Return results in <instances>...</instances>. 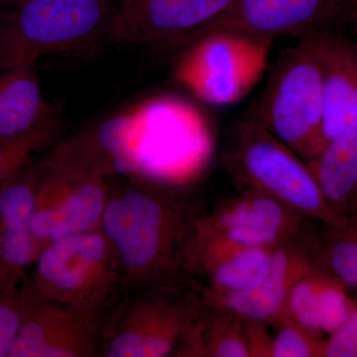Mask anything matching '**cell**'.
I'll return each instance as SVG.
<instances>
[{
  "mask_svg": "<svg viewBox=\"0 0 357 357\" xmlns=\"http://www.w3.org/2000/svg\"><path fill=\"white\" fill-rule=\"evenodd\" d=\"M121 1H122V3H123V6H124V4H126V2L128 1V0H121Z\"/></svg>",
  "mask_w": 357,
  "mask_h": 357,
  "instance_id": "cell-28",
  "label": "cell"
},
{
  "mask_svg": "<svg viewBox=\"0 0 357 357\" xmlns=\"http://www.w3.org/2000/svg\"><path fill=\"white\" fill-rule=\"evenodd\" d=\"M302 234L275 248L269 273L259 285L241 293L197 294L202 304L232 312L246 321L274 323L291 289L319 265L314 245L304 243Z\"/></svg>",
  "mask_w": 357,
  "mask_h": 357,
  "instance_id": "cell-13",
  "label": "cell"
},
{
  "mask_svg": "<svg viewBox=\"0 0 357 357\" xmlns=\"http://www.w3.org/2000/svg\"><path fill=\"white\" fill-rule=\"evenodd\" d=\"M236 0H128L112 42L158 43L187 38L218 20Z\"/></svg>",
  "mask_w": 357,
  "mask_h": 357,
  "instance_id": "cell-11",
  "label": "cell"
},
{
  "mask_svg": "<svg viewBox=\"0 0 357 357\" xmlns=\"http://www.w3.org/2000/svg\"><path fill=\"white\" fill-rule=\"evenodd\" d=\"M38 182L31 159L0 185V283L21 285L45 246L31 229Z\"/></svg>",
  "mask_w": 357,
  "mask_h": 357,
  "instance_id": "cell-12",
  "label": "cell"
},
{
  "mask_svg": "<svg viewBox=\"0 0 357 357\" xmlns=\"http://www.w3.org/2000/svg\"><path fill=\"white\" fill-rule=\"evenodd\" d=\"M122 9L121 0H24L0 16V66L110 41Z\"/></svg>",
  "mask_w": 357,
  "mask_h": 357,
  "instance_id": "cell-3",
  "label": "cell"
},
{
  "mask_svg": "<svg viewBox=\"0 0 357 357\" xmlns=\"http://www.w3.org/2000/svg\"><path fill=\"white\" fill-rule=\"evenodd\" d=\"M356 213H357V211H356Z\"/></svg>",
  "mask_w": 357,
  "mask_h": 357,
  "instance_id": "cell-29",
  "label": "cell"
},
{
  "mask_svg": "<svg viewBox=\"0 0 357 357\" xmlns=\"http://www.w3.org/2000/svg\"><path fill=\"white\" fill-rule=\"evenodd\" d=\"M333 6L335 0H236L227 13L194 38L218 30L272 40L299 38L328 27Z\"/></svg>",
  "mask_w": 357,
  "mask_h": 357,
  "instance_id": "cell-14",
  "label": "cell"
},
{
  "mask_svg": "<svg viewBox=\"0 0 357 357\" xmlns=\"http://www.w3.org/2000/svg\"><path fill=\"white\" fill-rule=\"evenodd\" d=\"M45 147L36 141L0 143V185L17 169L32 159V155Z\"/></svg>",
  "mask_w": 357,
  "mask_h": 357,
  "instance_id": "cell-24",
  "label": "cell"
},
{
  "mask_svg": "<svg viewBox=\"0 0 357 357\" xmlns=\"http://www.w3.org/2000/svg\"><path fill=\"white\" fill-rule=\"evenodd\" d=\"M22 293V319L7 357H98L103 317Z\"/></svg>",
  "mask_w": 357,
  "mask_h": 357,
  "instance_id": "cell-10",
  "label": "cell"
},
{
  "mask_svg": "<svg viewBox=\"0 0 357 357\" xmlns=\"http://www.w3.org/2000/svg\"><path fill=\"white\" fill-rule=\"evenodd\" d=\"M180 283L122 290L102 319L98 357L176 356L201 310Z\"/></svg>",
  "mask_w": 357,
  "mask_h": 357,
  "instance_id": "cell-4",
  "label": "cell"
},
{
  "mask_svg": "<svg viewBox=\"0 0 357 357\" xmlns=\"http://www.w3.org/2000/svg\"><path fill=\"white\" fill-rule=\"evenodd\" d=\"M23 293L21 285L0 283V357H7L21 325Z\"/></svg>",
  "mask_w": 357,
  "mask_h": 357,
  "instance_id": "cell-22",
  "label": "cell"
},
{
  "mask_svg": "<svg viewBox=\"0 0 357 357\" xmlns=\"http://www.w3.org/2000/svg\"><path fill=\"white\" fill-rule=\"evenodd\" d=\"M307 218L253 190L196 215L192 237L237 248H276L303 234Z\"/></svg>",
  "mask_w": 357,
  "mask_h": 357,
  "instance_id": "cell-9",
  "label": "cell"
},
{
  "mask_svg": "<svg viewBox=\"0 0 357 357\" xmlns=\"http://www.w3.org/2000/svg\"><path fill=\"white\" fill-rule=\"evenodd\" d=\"M328 27L344 33L357 42V0H335Z\"/></svg>",
  "mask_w": 357,
  "mask_h": 357,
  "instance_id": "cell-25",
  "label": "cell"
},
{
  "mask_svg": "<svg viewBox=\"0 0 357 357\" xmlns=\"http://www.w3.org/2000/svg\"><path fill=\"white\" fill-rule=\"evenodd\" d=\"M273 41L232 31L204 33L181 52L174 77L204 102L234 105L259 83Z\"/></svg>",
  "mask_w": 357,
  "mask_h": 357,
  "instance_id": "cell-7",
  "label": "cell"
},
{
  "mask_svg": "<svg viewBox=\"0 0 357 357\" xmlns=\"http://www.w3.org/2000/svg\"><path fill=\"white\" fill-rule=\"evenodd\" d=\"M37 163L34 236L45 245L98 229L109 198V178L49 154Z\"/></svg>",
  "mask_w": 357,
  "mask_h": 357,
  "instance_id": "cell-8",
  "label": "cell"
},
{
  "mask_svg": "<svg viewBox=\"0 0 357 357\" xmlns=\"http://www.w3.org/2000/svg\"><path fill=\"white\" fill-rule=\"evenodd\" d=\"M24 1V0H0V4H2L7 9L11 8V7L17 6L20 2Z\"/></svg>",
  "mask_w": 357,
  "mask_h": 357,
  "instance_id": "cell-27",
  "label": "cell"
},
{
  "mask_svg": "<svg viewBox=\"0 0 357 357\" xmlns=\"http://www.w3.org/2000/svg\"><path fill=\"white\" fill-rule=\"evenodd\" d=\"M21 286L33 297L100 317L122 291L114 253L98 229L45 244Z\"/></svg>",
  "mask_w": 357,
  "mask_h": 357,
  "instance_id": "cell-5",
  "label": "cell"
},
{
  "mask_svg": "<svg viewBox=\"0 0 357 357\" xmlns=\"http://www.w3.org/2000/svg\"><path fill=\"white\" fill-rule=\"evenodd\" d=\"M196 215L171 185H112L98 229L114 253L122 290L182 282Z\"/></svg>",
  "mask_w": 357,
  "mask_h": 357,
  "instance_id": "cell-1",
  "label": "cell"
},
{
  "mask_svg": "<svg viewBox=\"0 0 357 357\" xmlns=\"http://www.w3.org/2000/svg\"><path fill=\"white\" fill-rule=\"evenodd\" d=\"M326 227L321 243H314L317 262L344 286L357 287V213Z\"/></svg>",
  "mask_w": 357,
  "mask_h": 357,
  "instance_id": "cell-20",
  "label": "cell"
},
{
  "mask_svg": "<svg viewBox=\"0 0 357 357\" xmlns=\"http://www.w3.org/2000/svg\"><path fill=\"white\" fill-rule=\"evenodd\" d=\"M271 357H323L325 340L294 321L277 319Z\"/></svg>",
  "mask_w": 357,
  "mask_h": 357,
  "instance_id": "cell-21",
  "label": "cell"
},
{
  "mask_svg": "<svg viewBox=\"0 0 357 357\" xmlns=\"http://www.w3.org/2000/svg\"><path fill=\"white\" fill-rule=\"evenodd\" d=\"M268 324L246 321V344L249 357H271L273 337L267 330Z\"/></svg>",
  "mask_w": 357,
  "mask_h": 357,
  "instance_id": "cell-26",
  "label": "cell"
},
{
  "mask_svg": "<svg viewBox=\"0 0 357 357\" xmlns=\"http://www.w3.org/2000/svg\"><path fill=\"white\" fill-rule=\"evenodd\" d=\"M325 340L323 357H357V305L347 321Z\"/></svg>",
  "mask_w": 357,
  "mask_h": 357,
  "instance_id": "cell-23",
  "label": "cell"
},
{
  "mask_svg": "<svg viewBox=\"0 0 357 357\" xmlns=\"http://www.w3.org/2000/svg\"><path fill=\"white\" fill-rule=\"evenodd\" d=\"M333 218L357 211V121L342 129L307 162Z\"/></svg>",
  "mask_w": 357,
  "mask_h": 357,
  "instance_id": "cell-19",
  "label": "cell"
},
{
  "mask_svg": "<svg viewBox=\"0 0 357 357\" xmlns=\"http://www.w3.org/2000/svg\"><path fill=\"white\" fill-rule=\"evenodd\" d=\"M325 84L316 31L281 52L248 115L309 162L323 147Z\"/></svg>",
  "mask_w": 357,
  "mask_h": 357,
  "instance_id": "cell-2",
  "label": "cell"
},
{
  "mask_svg": "<svg viewBox=\"0 0 357 357\" xmlns=\"http://www.w3.org/2000/svg\"><path fill=\"white\" fill-rule=\"evenodd\" d=\"M316 37L325 84L326 143L357 121V42L330 27L316 30Z\"/></svg>",
  "mask_w": 357,
  "mask_h": 357,
  "instance_id": "cell-17",
  "label": "cell"
},
{
  "mask_svg": "<svg viewBox=\"0 0 357 357\" xmlns=\"http://www.w3.org/2000/svg\"><path fill=\"white\" fill-rule=\"evenodd\" d=\"M227 165L245 189L267 195L325 227L337 222L306 160L248 114L237 126Z\"/></svg>",
  "mask_w": 357,
  "mask_h": 357,
  "instance_id": "cell-6",
  "label": "cell"
},
{
  "mask_svg": "<svg viewBox=\"0 0 357 357\" xmlns=\"http://www.w3.org/2000/svg\"><path fill=\"white\" fill-rule=\"evenodd\" d=\"M37 61L0 66V143L36 141L46 146L57 130L45 100Z\"/></svg>",
  "mask_w": 357,
  "mask_h": 357,
  "instance_id": "cell-15",
  "label": "cell"
},
{
  "mask_svg": "<svg viewBox=\"0 0 357 357\" xmlns=\"http://www.w3.org/2000/svg\"><path fill=\"white\" fill-rule=\"evenodd\" d=\"M276 248H237L192 238L185 276L203 282L198 295L245 292L269 273Z\"/></svg>",
  "mask_w": 357,
  "mask_h": 357,
  "instance_id": "cell-16",
  "label": "cell"
},
{
  "mask_svg": "<svg viewBox=\"0 0 357 357\" xmlns=\"http://www.w3.org/2000/svg\"><path fill=\"white\" fill-rule=\"evenodd\" d=\"M344 287L342 282L318 265L291 289L277 319L294 321L318 335H332L356 306Z\"/></svg>",
  "mask_w": 357,
  "mask_h": 357,
  "instance_id": "cell-18",
  "label": "cell"
}]
</instances>
